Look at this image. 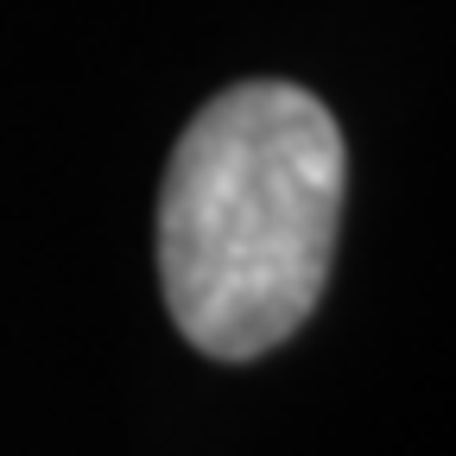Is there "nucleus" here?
<instances>
[{
  "mask_svg": "<svg viewBox=\"0 0 456 456\" xmlns=\"http://www.w3.org/2000/svg\"><path fill=\"white\" fill-rule=\"evenodd\" d=\"M342 134L298 83H235L184 127L159 197V279L178 330L216 362L292 336L330 279Z\"/></svg>",
  "mask_w": 456,
  "mask_h": 456,
  "instance_id": "obj_1",
  "label": "nucleus"
}]
</instances>
